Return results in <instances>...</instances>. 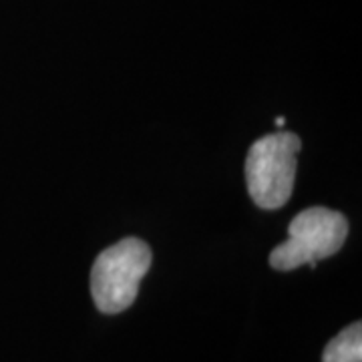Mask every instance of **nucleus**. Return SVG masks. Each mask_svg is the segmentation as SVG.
I'll return each instance as SVG.
<instances>
[{"label":"nucleus","mask_w":362,"mask_h":362,"mask_svg":"<svg viewBox=\"0 0 362 362\" xmlns=\"http://www.w3.org/2000/svg\"><path fill=\"white\" fill-rule=\"evenodd\" d=\"M302 141L296 133L278 131L252 143L246 159L247 194L262 209H280L288 204L294 177L296 157Z\"/></svg>","instance_id":"obj_2"},{"label":"nucleus","mask_w":362,"mask_h":362,"mask_svg":"<svg viewBox=\"0 0 362 362\" xmlns=\"http://www.w3.org/2000/svg\"><path fill=\"white\" fill-rule=\"evenodd\" d=\"M349 235V220L328 207H310L300 211L288 226V240L270 254L274 270L290 272L310 262L334 256Z\"/></svg>","instance_id":"obj_3"},{"label":"nucleus","mask_w":362,"mask_h":362,"mask_svg":"<svg viewBox=\"0 0 362 362\" xmlns=\"http://www.w3.org/2000/svg\"><path fill=\"white\" fill-rule=\"evenodd\" d=\"M276 125H278V127H284V117H278V119H276Z\"/></svg>","instance_id":"obj_5"},{"label":"nucleus","mask_w":362,"mask_h":362,"mask_svg":"<svg viewBox=\"0 0 362 362\" xmlns=\"http://www.w3.org/2000/svg\"><path fill=\"white\" fill-rule=\"evenodd\" d=\"M151 266V250L139 238H125L103 250L90 270L93 302L103 314H119L135 302Z\"/></svg>","instance_id":"obj_1"},{"label":"nucleus","mask_w":362,"mask_h":362,"mask_svg":"<svg viewBox=\"0 0 362 362\" xmlns=\"http://www.w3.org/2000/svg\"><path fill=\"white\" fill-rule=\"evenodd\" d=\"M322 362H362V324H350L332 338L324 350Z\"/></svg>","instance_id":"obj_4"}]
</instances>
